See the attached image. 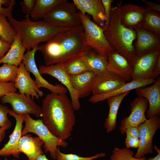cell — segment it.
I'll return each instance as SVG.
<instances>
[{"label": "cell", "instance_id": "1", "mask_svg": "<svg viewBox=\"0 0 160 160\" xmlns=\"http://www.w3.org/2000/svg\"><path fill=\"white\" fill-rule=\"evenodd\" d=\"M91 50L85 43L81 24L58 33L44 44L38 45L37 49L42 53L46 66L66 63Z\"/></svg>", "mask_w": 160, "mask_h": 160}, {"label": "cell", "instance_id": "2", "mask_svg": "<svg viewBox=\"0 0 160 160\" xmlns=\"http://www.w3.org/2000/svg\"><path fill=\"white\" fill-rule=\"evenodd\" d=\"M41 108L43 123L50 132L64 140L69 138L76 118L71 100L65 94H48Z\"/></svg>", "mask_w": 160, "mask_h": 160}, {"label": "cell", "instance_id": "3", "mask_svg": "<svg viewBox=\"0 0 160 160\" xmlns=\"http://www.w3.org/2000/svg\"><path fill=\"white\" fill-rule=\"evenodd\" d=\"M122 1L111 8L109 25L104 30L105 36L110 45L125 57L132 65L136 57L134 44L137 36L135 29L128 28L122 22L120 9Z\"/></svg>", "mask_w": 160, "mask_h": 160}, {"label": "cell", "instance_id": "4", "mask_svg": "<svg viewBox=\"0 0 160 160\" xmlns=\"http://www.w3.org/2000/svg\"><path fill=\"white\" fill-rule=\"evenodd\" d=\"M13 29L20 35L24 47L30 51L42 42H47L58 33L71 28L58 27L44 20L34 21L28 15L21 21L8 18Z\"/></svg>", "mask_w": 160, "mask_h": 160}, {"label": "cell", "instance_id": "5", "mask_svg": "<svg viewBox=\"0 0 160 160\" xmlns=\"http://www.w3.org/2000/svg\"><path fill=\"white\" fill-rule=\"evenodd\" d=\"M24 115L25 125L21 136L29 132L36 134L43 142L45 152H49L51 158L56 159L55 153L58 147L65 148L68 143L65 140L54 135L44 124L42 119H34L29 114Z\"/></svg>", "mask_w": 160, "mask_h": 160}, {"label": "cell", "instance_id": "6", "mask_svg": "<svg viewBox=\"0 0 160 160\" xmlns=\"http://www.w3.org/2000/svg\"><path fill=\"white\" fill-rule=\"evenodd\" d=\"M81 24L84 29V41L86 44L96 52L106 56L114 49L107 41L104 29L92 21L86 15L79 12Z\"/></svg>", "mask_w": 160, "mask_h": 160}, {"label": "cell", "instance_id": "7", "mask_svg": "<svg viewBox=\"0 0 160 160\" xmlns=\"http://www.w3.org/2000/svg\"><path fill=\"white\" fill-rule=\"evenodd\" d=\"M73 3L64 0L43 18V20L59 27L72 28L81 24L79 12Z\"/></svg>", "mask_w": 160, "mask_h": 160}, {"label": "cell", "instance_id": "8", "mask_svg": "<svg viewBox=\"0 0 160 160\" xmlns=\"http://www.w3.org/2000/svg\"><path fill=\"white\" fill-rule=\"evenodd\" d=\"M137 127L139 131V144L134 156L139 158L153 153V139L155 133L160 128V118L158 116H152Z\"/></svg>", "mask_w": 160, "mask_h": 160}, {"label": "cell", "instance_id": "9", "mask_svg": "<svg viewBox=\"0 0 160 160\" xmlns=\"http://www.w3.org/2000/svg\"><path fill=\"white\" fill-rule=\"evenodd\" d=\"M2 104L9 103L12 111L18 115L31 114L37 118L42 117L41 107L33 99L25 95L12 93L1 98Z\"/></svg>", "mask_w": 160, "mask_h": 160}, {"label": "cell", "instance_id": "10", "mask_svg": "<svg viewBox=\"0 0 160 160\" xmlns=\"http://www.w3.org/2000/svg\"><path fill=\"white\" fill-rule=\"evenodd\" d=\"M38 69L41 74H46L52 76L63 84L69 92L74 110L78 111L80 108L79 94L73 88L71 82L70 76L64 69L63 63L48 66L41 65Z\"/></svg>", "mask_w": 160, "mask_h": 160}, {"label": "cell", "instance_id": "11", "mask_svg": "<svg viewBox=\"0 0 160 160\" xmlns=\"http://www.w3.org/2000/svg\"><path fill=\"white\" fill-rule=\"evenodd\" d=\"M159 55L158 49L137 56L132 65L131 80L152 79L153 68Z\"/></svg>", "mask_w": 160, "mask_h": 160}, {"label": "cell", "instance_id": "12", "mask_svg": "<svg viewBox=\"0 0 160 160\" xmlns=\"http://www.w3.org/2000/svg\"><path fill=\"white\" fill-rule=\"evenodd\" d=\"M39 45L33 47L31 50L27 51L25 54L22 63L25 69L32 73L35 78L36 84L38 88L43 87L50 90L51 93L58 94H66L68 91L64 86L60 85H54L44 79L39 72L35 59V53Z\"/></svg>", "mask_w": 160, "mask_h": 160}, {"label": "cell", "instance_id": "13", "mask_svg": "<svg viewBox=\"0 0 160 160\" xmlns=\"http://www.w3.org/2000/svg\"><path fill=\"white\" fill-rule=\"evenodd\" d=\"M148 105L147 100L142 97H136L131 102L130 114L123 119L120 122L119 129L122 135L125 134V130L128 127H137L147 120L145 114Z\"/></svg>", "mask_w": 160, "mask_h": 160}, {"label": "cell", "instance_id": "14", "mask_svg": "<svg viewBox=\"0 0 160 160\" xmlns=\"http://www.w3.org/2000/svg\"><path fill=\"white\" fill-rule=\"evenodd\" d=\"M126 82V81L117 74L107 71L99 74H95L92 87V95L109 93Z\"/></svg>", "mask_w": 160, "mask_h": 160}, {"label": "cell", "instance_id": "15", "mask_svg": "<svg viewBox=\"0 0 160 160\" xmlns=\"http://www.w3.org/2000/svg\"><path fill=\"white\" fill-rule=\"evenodd\" d=\"M14 84L20 94L28 97L31 96L33 99L34 98L39 99L43 96V92L38 87L35 80L32 79L29 72L25 69L22 63L18 67Z\"/></svg>", "mask_w": 160, "mask_h": 160}, {"label": "cell", "instance_id": "16", "mask_svg": "<svg viewBox=\"0 0 160 160\" xmlns=\"http://www.w3.org/2000/svg\"><path fill=\"white\" fill-rule=\"evenodd\" d=\"M138 96L146 98L149 105L146 111L148 119L160 113V78L158 77L153 84L148 87H141L135 89Z\"/></svg>", "mask_w": 160, "mask_h": 160}, {"label": "cell", "instance_id": "17", "mask_svg": "<svg viewBox=\"0 0 160 160\" xmlns=\"http://www.w3.org/2000/svg\"><path fill=\"white\" fill-rule=\"evenodd\" d=\"M107 71L115 73L126 81L132 80V67L129 61L114 49L107 54Z\"/></svg>", "mask_w": 160, "mask_h": 160}, {"label": "cell", "instance_id": "18", "mask_svg": "<svg viewBox=\"0 0 160 160\" xmlns=\"http://www.w3.org/2000/svg\"><path fill=\"white\" fill-rule=\"evenodd\" d=\"M135 30L137 36L134 44L136 56L152 50L160 49V35L141 27Z\"/></svg>", "mask_w": 160, "mask_h": 160}, {"label": "cell", "instance_id": "19", "mask_svg": "<svg viewBox=\"0 0 160 160\" xmlns=\"http://www.w3.org/2000/svg\"><path fill=\"white\" fill-rule=\"evenodd\" d=\"M73 3L82 15L92 16L95 23L105 29V17L101 0H73Z\"/></svg>", "mask_w": 160, "mask_h": 160}, {"label": "cell", "instance_id": "20", "mask_svg": "<svg viewBox=\"0 0 160 160\" xmlns=\"http://www.w3.org/2000/svg\"><path fill=\"white\" fill-rule=\"evenodd\" d=\"M16 120V124L12 133L9 136V140L4 146L0 149V156H9L12 155L19 159L20 153L18 150L19 142L21 136L23 124L24 122V115H18L11 110L9 113Z\"/></svg>", "mask_w": 160, "mask_h": 160}, {"label": "cell", "instance_id": "21", "mask_svg": "<svg viewBox=\"0 0 160 160\" xmlns=\"http://www.w3.org/2000/svg\"><path fill=\"white\" fill-rule=\"evenodd\" d=\"M145 13L144 7L131 4L121 5L120 9L122 23L127 27L134 29L141 27Z\"/></svg>", "mask_w": 160, "mask_h": 160}, {"label": "cell", "instance_id": "22", "mask_svg": "<svg viewBox=\"0 0 160 160\" xmlns=\"http://www.w3.org/2000/svg\"><path fill=\"white\" fill-rule=\"evenodd\" d=\"M43 142L39 137H33L27 134L20 137L18 145V150L27 157L28 160H35L39 155L43 154L41 147Z\"/></svg>", "mask_w": 160, "mask_h": 160}, {"label": "cell", "instance_id": "23", "mask_svg": "<svg viewBox=\"0 0 160 160\" xmlns=\"http://www.w3.org/2000/svg\"><path fill=\"white\" fill-rule=\"evenodd\" d=\"M156 80V79H152L131 80L109 93L100 95H92L89 101L92 103L103 101L112 97L130 92L131 90L137 88L145 87L153 84Z\"/></svg>", "mask_w": 160, "mask_h": 160}, {"label": "cell", "instance_id": "24", "mask_svg": "<svg viewBox=\"0 0 160 160\" xmlns=\"http://www.w3.org/2000/svg\"><path fill=\"white\" fill-rule=\"evenodd\" d=\"M95 75L94 72L89 70L78 75L70 76L72 85L78 92L79 98L86 97L91 94Z\"/></svg>", "mask_w": 160, "mask_h": 160}, {"label": "cell", "instance_id": "25", "mask_svg": "<svg viewBox=\"0 0 160 160\" xmlns=\"http://www.w3.org/2000/svg\"><path fill=\"white\" fill-rule=\"evenodd\" d=\"M25 49L22 45L20 35L17 33L9 50L0 59V64L7 63L19 66L22 62Z\"/></svg>", "mask_w": 160, "mask_h": 160}, {"label": "cell", "instance_id": "26", "mask_svg": "<svg viewBox=\"0 0 160 160\" xmlns=\"http://www.w3.org/2000/svg\"><path fill=\"white\" fill-rule=\"evenodd\" d=\"M130 92L112 97L107 100L109 110L107 117L105 119L104 126L107 133L114 130L116 126L117 114L120 105L125 96Z\"/></svg>", "mask_w": 160, "mask_h": 160}, {"label": "cell", "instance_id": "27", "mask_svg": "<svg viewBox=\"0 0 160 160\" xmlns=\"http://www.w3.org/2000/svg\"><path fill=\"white\" fill-rule=\"evenodd\" d=\"M89 70L96 74L107 71L108 61L106 56L100 54L91 50L84 55Z\"/></svg>", "mask_w": 160, "mask_h": 160}, {"label": "cell", "instance_id": "28", "mask_svg": "<svg viewBox=\"0 0 160 160\" xmlns=\"http://www.w3.org/2000/svg\"><path fill=\"white\" fill-rule=\"evenodd\" d=\"M64 0H37L34 9L30 15L34 20L43 18L54 8Z\"/></svg>", "mask_w": 160, "mask_h": 160}, {"label": "cell", "instance_id": "29", "mask_svg": "<svg viewBox=\"0 0 160 160\" xmlns=\"http://www.w3.org/2000/svg\"><path fill=\"white\" fill-rule=\"evenodd\" d=\"M141 28L160 35V13L154 10L145 11Z\"/></svg>", "mask_w": 160, "mask_h": 160}, {"label": "cell", "instance_id": "30", "mask_svg": "<svg viewBox=\"0 0 160 160\" xmlns=\"http://www.w3.org/2000/svg\"><path fill=\"white\" fill-rule=\"evenodd\" d=\"M84 55L63 64L64 69L70 76L78 75L89 70Z\"/></svg>", "mask_w": 160, "mask_h": 160}, {"label": "cell", "instance_id": "31", "mask_svg": "<svg viewBox=\"0 0 160 160\" xmlns=\"http://www.w3.org/2000/svg\"><path fill=\"white\" fill-rule=\"evenodd\" d=\"M6 17L4 15L0 14V39L11 44L17 33Z\"/></svg>", "mask_w": 160, "mask_h": 160}, {"label": "cell", "instance_id": "32", "mask_svg": "<svg viewBox=\"0 0 160 160\" xmlns=\"http://www.w3.org/2000/svg\"><path fill=\"white\" fill-rule=\"evenodd\" d=\"M18 67L7 63H3L0 66V82L7 83L15 82Z\"/></svg>", "mask_w": 160, "mask_h": 160}, {"label": "cell", "instance_id": "33", "mask_svg": "<svg viewBox=\"0 0 160 160\" xmlns=\"http://www.w3.org/2000/svg\"><path fill=\"white\" fill-rule=\"evenodd\" d=\"M133 151L127 148H122L116 147L112 151L110 160H146L145 156L139 158L135 157Z\"/></svg>", "mask_w": 160, "mask_h": 160}, {"label": "cell", "instance_id": "34", "mask_svg": "<svg viewBox=\"0 0 160 160\" xmlns=\"http://www.w3.org/2000/svg\"><path fill=\"white\" fill-rule=\"evenodd\" d=\"M105 155V153L102 152L92 156L83 157L75 154L63 153L60 151L59 147L55 153L56 159L57 160H93L98 158L104 157Z\"/></svg>", "mask_w": 160, "mask_h": 160}, {"label": "cell", "instance_id": "35", "mask_svg": "<svg viewBox=\"0 0 160 160\" xmlns=\"http://www.w3.org/2000/svg\"><path fill=\"white\" fill-rule=\"evenodd\" d=\"M15 3V0H0V14L8 18L12 17V11Z\"/></svg>", "mask_w": 160, "mask_h": 160}, {"label": "cell", "instance_id": "36", "mask_svg": "<svg viewBox=\"0 0 160 160\" xmlns=\"http://www.w3.org/2000/svg\"><path fill=\"white\" fill-rule=\"evenodd\" d=\"M11 110L7 106L0 104V127H5L8 129L11 126V122L7 116Z\"/></svg>", "mask_w": 160, "mask_h": 160}, {"label": "cell", "instance_id": "37", "mask_svg": "<svg viewBox=\"0 0 160 160\" xmlns=\"http://www.w3.org/2000/svg\"><path fill=\"white\" fill-rule=\"evenodd\" d=\"M17 90L14 82H0V98L9 94L16 92Z\"/></svg>", "mask_w": 160, "mask_h": 160}, {"label": "cell", "instance_id": "38", "mask_svg": "<svg viewBox=\"0 0 160 160\" xmlns=\"http://www.w3.org/2000/svg\"><path fill=\"white\" fill-rule=\"evenodd\" d=\"M36 0H24L21 3L23 13L27 15H30L34 8Z\"/></svg>", "mask_w": 160, "mask_h": 160}, {"label": "cell", "instance_id": "39", "mask_svg": "<svg viewBox=\"0 0 160 160\" xmlns=\"http://www.w3.org/2000/svg\"><path fill=\"white\" fill-rule=\"evenodd\" d=\"M101 1L104 9L106 19L105 25V29H106L109 24L111 5L113 2V0H101Z\"/></svg>", "mask_w": 160, "mask_h": 160}, {"label": "cell", "instance_id": "40", "mask_svg": "<svg viewBox=\"0 0 160 160\" xmlns=\"http://www.w3.org/2000/svg\"><path fill=\"white\" fill-rule=\"evenodd\" d=\"M125 143L126 148H137L139 145V138L126 137Z\"/></svg>", "mask_w": 160, "mask_h": 160}, {"label": "cell", "instance_id": "41", "mask_svg": "<svg viewBox=\"0 0 160 160\" xmlns=\"http://www.w3.org/2000/svg\"><path fill=\"white\" fill-rule=\"evenodd\" d=\"M125 133L126 137L139 138V131L137 127H129L126 129Z\"/></svg>", "mask_w": 160, "mask_h": 160}, {"label": "cell", "instance_id": "42", "mask_svg": "<svg viewBox=\"0 0 160 160\" xmlns=\"http://www.w3.org/2000/svg\"><path fill=\"white\" fill-rule=\"evenodd\" d=\"M11 44L9 43L0 39V59L3 57L5 53L8 52Z\"/></svg>", "mask_w": 160, "mask_h": 160}, {"label": "cell", "instance_id": "43", "mask_svg": "<svg viewBox=\"0 0 160 160\" xmlns=\"http://www.w3.org/2000/svg\"><path fill=\"white\" fill-rule=\"evenodd\" d=\"M142 1L145 3L146 6L145 7V11L154 10L160 12V5L146 0H143Z\"/></svg>", "mask_w": 160, "mask_h": 160}, {"label": "cell", "instance_id": "44", "mask_svg": "<svg viewBox=\"0 0 160 160\" xmlns=\"http://www.w3.org/2000/svg\"><path fill=\"white\" fill-rule=\"evenodd\" d=\"M160 74V55L156 60L152 73V79H156Z\"/></svg>", "mask_w": 160, "mask_h": 160}, {"label": "cell", "instance_id": "45", "mask_svg": "<svg viewBox=\"0 0 160 160\" xmlns=\"http://www.w3.org/2000/svg\"><path fill=\"white\" fill-rule=\"evenodd\" d=\"M153 147V149L157 152V155L154 157L146 159V160H160V150L156 145H154Z\"/></svg>", "mask_w": 160, "mask_h": 160}, {"label": "cell", "instance_id": "46", "mask_svg": "<svg viewBox=\"0 0 160 160\" xmlns=\"http://www.w3.org/2000/svg\"><path fill=\"white\" fill-rule=\"evenodd\" d=\"M8 129L5 127L0 128V144L5 136V131Z\"/></svg>", "mask_w": 160, "mask_h": 160}, {"label": "cell", "instance_id": "47", "mask_svg": "<svg viewBox=\"0 0 160 160\" xmlns=\"http://www.w3.org/2000/svg\"><path fill=\"white\" fill-rule=\"evenodd\" d=\"M35 160H49L46 156L44 154H42L39 156Z\"/></svg>", "mask_w": 160, "mask_h": 160}, {"label": "cell", "instance_id": "48", "mask_svg": "<svg viewBox=\"0 0 160 160\" xmlns=\"http://www.w3.org/2000/svg\"><path fill=\"white\" fill-rule=\"evenodd\" d=\"M4 160H9L8 159H7L6 158H5V159ZM13 160H16V159H14Z\"/></svg>", "mask_w": 160, "mask_h": 160}]
</instances>
